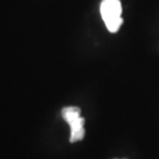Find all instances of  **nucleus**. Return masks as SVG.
I'll return each instance as SVG.
<instances>
[{"mask_svg": "<svg viewBox=\"0 0 159 159\" xmlns=\"http://www.w3.org/2000/svg\"><path fill=\"white\" fill-rule=\"evenodd\" d=\"M122 5L119 0H103L101 4V16L111 33H116L122 25Z\"/></svg>", "mask_w": 159, "mask_h": 159, "instance_id": "f257e3e1", "label": "nucleus"}, {"mask_svg": "<svg viewBox=\"0 0 159 159\" xmlns=\"http://www.w3.org/2000/svg\"><path fill=\"white\" fill-rule=\"evenodd\" d=\"M62 116L66 122L69 125L81 116V111L77 107H66L62 110Z\"/></svg>", "mask_w": 159, "mask_h": 159, "instance_id": "f03ea898", "label": "nucleus"}, {"mask_svg": "<svg viewBox=\"0 0 159 159\" xmlns=\"http://www.w3.org/2000/svg\"><path fill=\"white\" fill-rule=\"evenodd\" d=\"M85 132L84 128L78 129V130H71L70 133V139H69V140H70L71 143L77 142H79V141L83 140L85 136Z\"/></svg>", "mask_w": 159, "mask_h": 159, "instance_id": "7ed1b4c3", "label": "nucleus"}]
</instances>
